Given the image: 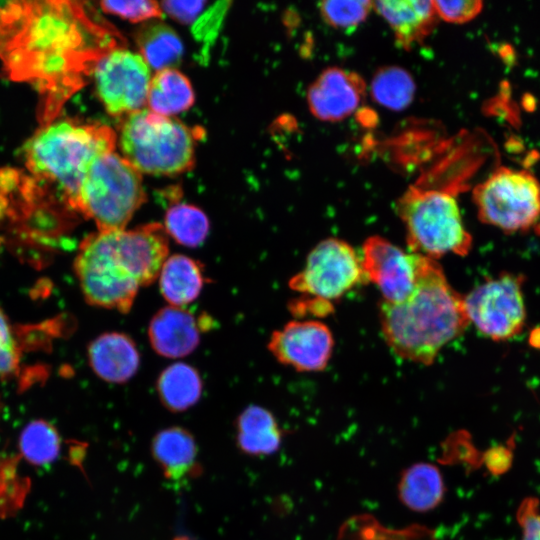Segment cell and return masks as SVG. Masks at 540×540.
Masks as SVG:
<instances>
[{
  "instance_id": "6da1fadb",
  "label": "cell",
  "mask_w": 540,
  "mask_h": 540,
  "mask_svg": "<svg viewBox=\"0 0 540 540\" xmlns=\"http://www.w3.org/2000/svg\"><path fill=\"white\" fill-rule=\"evenodd\" d=\"M113 31L71 1L0 2V56L10 78L46 95L45 124L117 45Z\"/></svg>"
},
{
  "instance_id": "7a4b0ae2",
  "label": "cell",
  "mask_w": 540,
  "mask_h": 540,
  "mask_svg": "<svg viewBox=\"0 0 540 540\" xmlns=\"http://www.w3.org/2000/svg\"><path fill=\"white\" fill-rule=\"evenodd\" d=\"M379 318L391 350L423 365L432 364L441 349L470 323L464 297L449 284L438 262L423 255L413 293L400 303L381 301Z\"/></svg>"
},
{
  "instance_id": "3957f363",
  "label": "cell",
  "mask_w": 540,
  "mask_h": 540,
  "mask_svg": "<svg viewBox=\"0 0 540 540\" xmlns=\"http://www.w3.org/2000/svg\"><path fill=\"white\" fill-rule=\"evenodd\" d=\"M115 143L116 135L106 125L49 122L25 145V162L35 178L55 184L73 209L88 168L98 156L113 151Z\"/></svg>"
},
{
  "instance_id": "277c9868",
  "label": "cell",
  "mask_w": 540,
  "mask_h": 540,
  "mask_svg": "<svg viewBox=\"0 0 540 540\" xmlns=\"http://www.w3.org/2000/svg\"><path fill=\"white\" fill-rule=\"evenodd\" d=\"M396 211L410 252L434 260L448 253L466 256L470 252L472 236L452 191L410 186L398 199Z\"/></svg>"
},
{
  "instance_id": "5b68a950",
  "label": "cell",
  "mask_w": 540,
  "mask_h": 540,
  "mask_svg": "<svg viewBox=\"0 0 540 540\" xmlns=\"http://www.w3.org/2000/svg\"><path fill=\"white\" fill-rule=\"evenodd\" d=\"M145 199L141 173L111 151L88 168L73 209L92 219L98 231L123 230Z\"/></svg>"
},
{
  "instance_id": "8992f818",
  "label": "cell",
  "mask_w": 540,
  "mask_h": 540,
  "mask_svg": "<svg viewBox=\"0 0 540 540\" xmlns=\"http://www.w3.org/2000/svg\"><path fill=\"white\" fill-rule=\"evenodd\" d=\"M123 157L140 173L174 175L194 164V135L177 119L148 108L126 116L120 130Z\"/></svg>"
},
{
  "instance_id": "52a82bcc",
  "label": "cell",
  "mask_w": 540,
  "mask_h": 540,
  "mask_svg": "<svg viewBox=\"0 0 540 540\" xmlns=\"http://www.w3.org/2000/svg\"><path fill=\"white\" fill-rule=\"evenodd\" d=\"M74 269L89 304L122 313L131 309L140 285L118 254L114 231H97L83 239Z\"/></svg>"
},
{
  "instance_id": "ba28073f",
  "label": "cell",
  "mask_w": 540,
  "mask_h": 540,
  "mask_svg": "<svg viewBox=\"0 0 540 540\" xmlns=\"http://www.w3.org/2000/svg\"><path fill=\"white\" fill-rule=\"evenodd\" d=\"M472 196L479 220L505 233L528 231L540 222V182L527 170L499 167Z\"/></svg>"
},
{
  "instance_id": "9c48e42d",
  "label": "cell",
  "mask_w": 540,
  "mask_h": 540,
  "mask_svg": "<svg viewBox=\"0 0 540 540\" xmlns=\"http://www.w3.org/2000/svg\"><path fill=\"white\" fill-rule=\"evenodd\" d=\"M523 281L522 275L502 273L474 288L464 297L469 322L494 341L520 334L526 321Z\"/></svg>"
},
{
  "instance_id": "30bf717a",
  "label": "cell",
  "mask_w": 540,
  "mask_h": 540,
  "mask_svg": "<svg viewBox=\"0 0 540 540\" xmlns=\"http://www.w3.org/2000/svg\"><path fill=\"white\" fill-rule=\"evenodd\" d=\"M366 280L353 247L338 238L320 241L308 254L305 266L289 281L303 296L331 302Z\"/></svg>"
},
{
  "instance_id": "8fae6325",
  "label": "cell",
  "mask_w": 540,
  "mask_h": 540,
  "mask_svg": "<svg viewBox=\"0 0 540 540\" xmlns=\"http://www.w3.org/2000/svg\"><path fill=\"white\" fill-rule=\"evenodd\" d=\"M93 74L97 94L108 113L129 115L143 109L152 77L140 53L114 48L98 60Z\"/></svg>"
},
{
  "instance_id": "7c38bea8",
  "label": "cell",
  "mask_w": 540,
  "mask_h": 540,
  "mask_svg": "<svg viewBox=\"0 0 540 540\" xmlns=\"http://www.w3.org/2000/svg\"><path fill=\"white\" fill-rule=\"evenodd\" d=\"M362 253L361 265L365 279L377 286L382 301L400 303L413 293L422 255L405 252L378 235L365 240Z\"/></svg>"
},
{
  "instance_id": "4fadbf2b",
  "label": "cell",
  "mask_w": 540,
  "mask_h": 540,
  "mask_svg": "<svg viewBox=\"0 0 540 540\" xmlns=\"http://www.w3.org/2000/svg\"><path fill=\"white\" fill-rule=\"evenodd\" d=\"M334 347L333 335L320 321H291L272 333L268 350L283 365L299 372L326 368Z\"/></svg>"
},
{
  "instance_id": "5bb4252c",
  "label": "cell",
  "mask_w": 540,
  "mask_h": 540,
  "mask_svg": "<svg viewBox=\"0 0 540 540\" xmlns=\"http://www.w3.org/2000/svg\"><path fill=\"white\" fill-rule=\"evenodd\" d=\"M366 91V82L357 72L329 67L308 87V108L318 120L338 122L356 111Z\"/></svg>"
},
{
  "instance_id": "9a60e30c",
  "label": "cell",
  "mask_w": 540,
  "mask_h": 540,
  "mask_svg": "<svg viewBox=\"0 0 540 540\" xmlns=\"http://www.w3.org/2000/svg\"><path fill=\"white\" fill-rule=\"evenodd\" d=\"M117 250L140 287L158 279L169 253L163 225L148 223L130 230H114Z\"/></svg>"
},
{
  "instance_id": "2e32d148",
  "label": "cell",
  "mask_w": 540,
  "mask_h": 540,
  "mask_svg": "<svg viewBox=\"0 0 540 540\" xmlns=\"http://www.w3.org/2000/svg\"><path fill=\"white\" fill-rule=\"evenodd\" d=\"M201 320L182 307L167 306L151 319L148 337L153 349L167 358H181L199 344Z\"/></svg>"
},
{
  "instance_id": "e0dca14e",
  "label": "cell",
  "mask_w": 540,
  "mask_h": 540,
  "mask_svg": "<svg viewBox=\"0 0 540 540\" xmlns=\"http://www.w3.org/2000/svg\"><path fill=\"white\" fill-rule=\"evenodd\" d=\"M373 9L388 23L396 44L411 49L434 29L439 19L431 0L372 1Z\"/></svg>"
},
{
  "instance_id": "ac0fdd59",
  "label": "cell",
  "mask_w": 540,
  "mask_h": 540,
  "mask_svg": "<svg viewBox=\"0 0 540 540\" xmlns=\"http://www.w3.org/2000/svg\"><path fill=\"white\" fill-rule=\"evenodd\" d=\"M88 359L98 377L117 384L131 379L140 364L134 341L120 332H108L95 338L88 346Z\"/></svg>"
},
{
  "instance_id": "d6986e66",
  "label": "cell",
  "mask_w": 540,
  "mask_h": 540,
  "mask_svg": "<svg viewBox=\"0 0 540 540\" xmlns=\"http://www.w3.org/2000/svg\"><path fill=\"white\" fill-rule=\"evenodd\" d=\"M236 444L249 456H271L277 453L284 439L275 416L259 405L246 407L236 420Z\"/></svg>"
},
{
  "instance_id": "ffe728a7",
  "label": "cell",
  "mask_w": 540,
  "mask_h": 540,
  "mask_svg": "<svg viewBox=\"0 0 540 540\" xmlns=\"http://www.w3.org/2000/svg\"><path fill=\"white\" fill-rule=\"evenodd\" d=\"M151 451L168 479L179 480L199 472L195 439L182 427L172 426L159 431L153 438Z\"/></svg>"
},
{
  "instance_id": "44dd1931",
  "label": "cell",
  "mask_w": 540,
  "mask_h": 540,
  "mask_svg": "<svg viewBox=\"0 0 540 540\" xmlns=\"http://www.w3.org/2000/svg\"><path fill=\"white\" fill-rule=\"evenodd\" d=\"M397 492L406 508L424 513L435 509L443 501L445 485L436 465L417 462L401 472Z\"/></svg>"
},
{
  "instance_id": "7402d4cb",
  "label": "cell",
  "mask_w": 540,
  "mask_h": 540,
  "mask_svg": "<svg viewBox=\"0 0 540 540\" xmlns=\"http://www.w3.org/2000/svg\"><path fill=\"white\" fill-rule=\"evenodd\" d=\"M164 299L176 307L193 302L204 286V275L198 262L182 254L169 256L159 274Z\"/></svg>"
},
{
  "instance_id": "603a6c76",
  "label": "cell",
  "mask_w": 540,
  "mask_h": 540,
  "mask_svg": "<svg viewBox=\"0 0 540 540\" xmlns=\"http://www.w3.org/2000/svg\"><path fill=\"white\" fill-rule=\"evenodd\" d=\"M156 388L162 404L167 409L182 412L199 401L203 382L194 367L176 362L161 372Z\"/></svg>"
},
{
  "instance_id": "cb8c5ba5",
  "label": "cell",
  "mask_w": 540,
  "mask_h": 540,
  "mask_svg": "<svg viewBox=\"0 0 540 540\" xmlns=\"http://www.w3.org/2000/svg\"><path fill=\"white\" fill-rule=\"evenodd\" d=\"M194 100L190 81L175 68L158 71L151 78L147 104L154 113L171 117L189 109Z\"/></svg>"
},
{
  "instance_id": "d4e9b609",
  "label": "cell",
  "mask_w": 540,
  "mask_h": 540,
  "mask_svg": "<svg viewBox=\"0 0 540 540\" xmlns=\"http://www.w3.org/2000/svg\"><path fill=\"white\" fill-rule=\"evenodd\" d=\"M140 55L156 72L174 68L183 55V45L176 32L159 21L145 23L137 32Z\"/></svg>"
},
{
  "instance_id": "484cf974",
  "label": "cell",
  "mask_w": 540,
  "mask_h": 540,
  "mask_svg": "<svg viewBox=\"0 0 540 540\" xmlns=\"http://www.w3.org/2000/svg\"><path fill=\"white\" fill-rule=\"evenodd\" d=\"M415 91L412 75L404 68L394 65L378 69L370 84L373 100L392 111L407 108L414 99Z\"/></svg>"
},
{
  "instance_id": "4316f807",
  "label": "cell",
  "mask_w": 540,
  "mask_h": 540,
  "mask_svg": "<svg viewBox=\"0 0 540 540\" xmlns=\"http://www.w3.org/2000/svg\"><path fill=\"white\" fill-rule=\"evenodd\" d=\"M163 226L168 236L191 248L201 245L209 232V220L205 213L196 206L184 203L167 210Z\"/></svg>"
},
{
  "instance_id": "83f0119b",
  "label": "cell",
  "mask_w": 540,
  "mask_h": 540,
  "mask_svg": "<svg viewBox=\"0 0 540 540\" xmlns=\"http://www.w3.org/2000/svg\"><path fill=\"white\" fill-rule=\"evenodd\" d=\"M338 540H436L434 531L413 525L402 530L386 529L369 515L350 518L341 527Z\"/></svg>"
},
{
  "instance_id": "f1b7e54d",
  "label": "cell",
  "mask_w": 540,
  "mask_h": 540,
  "mask_svg": "<svg viewBox=\"0 0 540 540\" xmlns=\"http://www.w3.org/2000/svg\"><path fill=\"white\" fill-rule=\"evenodd\" d=\"M61 438L57 429L45 420H34L20 436L21 454L33 465L54 462L60 452Z\"/></svg>"
},
{
  "instance_id": "f546056e",
  "label": "cell",
  "mask_w": 540,
  "mask_h": 540,
  "mask_svg": "<svg viewBox=\"0 0 540 540\" xmlns=\"http://www.w3.org/2000/svg\"><path fill=\"white\" fill-rule=\"evenodd\" d=\"M373 8L372 1H322L319 3L320 14L329 26L336 29H353L369 15Z\"/></svg>"
},
{
  "instance_id": "4dcf8cb0",
  "label": "cell",
  "mask_w": 540,
  "mask_h": 540,
  "mask_svg": "<svg viewBox=\"0 0 540 540\" xmlns=\"http://www.w3.org/2000/svg\"><path fill=\"white\" fill-rule=\"evenodd\" d=\"M100 6L105 12L131 22H141L162 16V8L155 1H103Z\"/></svg>"
},
{
  "instance_id": "1f68e13d",
  "label": "cell",
  "mask_w": 540,
  "mask_h": 540,
  "mask_svg": "<svg viewBox=\"0 0 540 540\" xmlns=\"http://www.w3.org/2000/svg\"><path fill=\"white\" fill-rule=\"evenodd\" d=\"M20 351L9 319L0 308V378L10 376L19 367Z\"/></svg>"
},
{
  "instance_id": "d6a6232c",
  "label": "cell",
  "mask_w": 540,
  "mask_h": 540,
  "mask_svg": "<svg viewBox=\"0 0 540 540\" xmlns=\"http://www.w3.org/2000/svg\"><path fill=\"white\" fill-rule=\"evenodd\" d=\"M438 17L446 22L462 24L477 17L483 9L480 0L433 1Z\"/></svg>"
},
{
  "instance_id": "836d02e7",
  "label": "cell",
  "mask_w": 540,
  "mask_h": 540,
  "mask_svg": "<svg viewBox=\"0 0 540 540\" xmlns=\"http://www.w3.org/2000/svg\"><path fill=\"white\" fill-rule=\"evenodd\" d=\"M516 517L522 528V540H540V510L537 498H525L517 509Z\"/></svg>"
},
{
  "instance_id": "e575fe53",
  "label": "cell",
  "mask_w": 540,
  "mask_h": 540,
  "mask_svg": "<svg viewBox=\"0 0 540 540\" xmlns=\"http://www.w3.org/2000/svg\"><path fill=\"white\" fill-rule=\"evenodd\" d=\"M205 4L204 1H165L160 6L175 20L189 24L194 21Z\"/></svg>"
},
{
  "instance_id": "d590c367",
  "label": "cell",
  "mask_w": 540,
  "mask_h": 540,
  "mask_svg": "<svg viewBox=\"0 0 540 540\" xmlns=\"http://www.w3.org/2000/svg\"><path fill=\"white\" fill-rule=\"evenodd\" d=\"M291 311L298 316L312 314L317 317H323L331 313L333 307L331 302L306 296L293 301L291 304Z\"/></svg>"
},
{
  "instance_id": "8d00e7d4",
  "label": "cell",
  "mask_w": 540,
  "mask_h": 540,
  "mask_svg": "<svg viewBox=\"0 0 540 540\" xmlns=\"http://www.w3.org/2000/svg\"><path fill=\"white\" fill-rule=\"evenodd\" d=\"M484 464L492 474L506 472L512 463V452L508 446H497L487 450L484 454Z\"/></svg>"
},
{
  "instance_id": "74e56055",
  "label": "cell",
  "mask_w": 540,
  "mask_h": 540,
  "mask_svg": "<svg viewBox=\"0 0 540 540\" xmlns=\"http://www.w3.org/2000/svg\"><path fill=\"white\" fill-rule=\"evenodd\" d=\"M10 209L9 198L0 191V223L4 220Z\"/></svg>"
}]
</instances>
